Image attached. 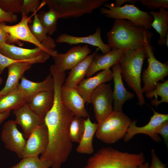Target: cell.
<instances>
[{"label":"cell","mask_w":168,"mask_h":168,"mask_svg":"<svg viewBox=\"0 0 168 168\" xmlns=\"http://www.w3.org/2000/svg\"><path fill=\"white\" fill-rule=\"evenodd\" d=\"M145 49L148 66L142 73L144 84L142 90L143 93H147L152 91L159 81H164L168 75V63L167 61L163 63L157 59L154 54V49L150 43H146Z\"/></svg>","instance_id":"obj_9"},{"label":"cell","mask_w":168,"mask_h":168,"mask_svg":"<svg viewBox=\"0 0 168 168\" xmlns=\"http://www.w3.org/2000/svg\"><path fill=\"white\" fill-rule=\"evenodd\" d=\"M149 13L153 18L151 26L159 34L160 38L157 42L159 45L166 44L165 39L168 32V11L161 8L158 12L150 11Z\"/></svg>","instance_id":"obj_27"},{"label":"cell","mask_w":168,"mask_h":168,"mask_svg":"<svg viewBox=\"0 0 168 168\" xmlns=\"http://www.w3.org/2000/svg\"><path fill=\"white\" fill-rule=\"evenodd\" d=\"M100 50L97 48L92 54L88 55L71 69L65 79L64 85L68 87L75 88L86 76L91 62Z\"/></svg>","instance_id":"obj_25"},{"label":"cell","mask_w":168,"mask_h":168,"mask_svg":"<svg viewBox=\"0 0 168 168\" xmlns=\"http://www.w3.org/2000/svg\"><path fill=\"white\" fill-rule=\"evenodd\" d=\"M103 5L104 7L100 8V12L108 18L126 19L149 30L152 29L153 17L148 12L141 10L134 4H126L118 7H114L113 3H105Z\"/></svg>","instance_id":"obj_7"},{"label":"cell","mask_w":168,"mask_h":168,"mask_svg":"<svg viewBox=\"0 0 168 168\" xmlns=\"http://www.w3.org/2000/svg\"><path fill=\"white\" fill-rule=\"evenodd\" d=\"M14 120H9L4 124L1 138L5 147L15 152L20 158H22L26 140L23 134L18 129Z\"/></svg>","instance_id":"obj_12"},{"label":"cell","mask_w":168,"mask_h":168,"mask_svg":"<svg viewBox=\"0 0 168 168\" xmlns=\"http://www.w3.org/2000/svg\"><path fill=\"white\" fill-rule=\"evenodd\" d=\"M21 21L16 25L8 26L6 25L4 22L0 23V28L4 30L9 35L6 43L10 44L16 43L19 44L18 41L21 40L31 43L37 47L48 49L35 38L30 31L28 25L30 19L25 13H21Z\"/></svg>","instance_id":"obj_11"},{"label":"cell","mask_w":168,"mask_h":168,"mask_svg":"<svg viewBox=\"0 0 168 168\" xmlns=\"http://www.w3.org/2000/svg\"><path fill=\"white\" fill-rule=\"evenodd\" d=\"M39 0H23L21 13L27 16L30 12H34L40 4Z\"/></svg>","instance_id":"obj_36"},{"label":"cell","mask_w":168,"mask_h":168,"mask_svg":"<svg viewBox=\"0 0 168 168\" xmlns=\"http://www.w3.org/2000/svg\"><path fill=\"white\" fill-rule=\"evenodd\" d=\"M113 79L111 70L108 69L100 72L94 77L83 79L75 88L85 103L91 104L90 97L93 91L100 85Z\"/></svg>","instance_id":"obj_19"},{"label":"cell","mask_w":168,"mask_h":168,"mask_svg":"<svg viewBox=\"0 0 168 168\" xmlns=\"http://www.w3.org/2000/svg\"><path fill=\"white\" fill-rule=\"evenodd\" d=\"M136 2V0H116L114 6L116 7H120L125 3H129L131 4H134Z\"/></svg>","instance_id":"obj_41"},{"label":"cell","mask_w":168,"mask_h":168,"mask_svg":"<svg viewBox=\"0 0 168 168\" xmlns=\"http://www.w3.org/2000/svg\"><path fill=\"white\" fill-rule=\"evenodd\" d=\"M166 44L165 45L167 47H168V32L167 33L166 35L165 39Z\"/></svg>","instance_id":"obj_45"},{"label":"cell","mask_w":168,"mask_h":168,"mask_svg":"<svg viewBox=\"0 0 168 168\" xmlns=\"http://www.w3.org/2000/svg\"><path fill=\"white\" fill-rule=\"evenodd\" d=\"M10 114V111L0 114V124L7 118Z\"/></svg>","instance_id":"obj_43"},{"label":"cell","mask_w":168,"mask_h":168,"mask_svg":"<svg viewBox=\"0 0 168 168\" xmlns=\"http://www.w3.org/2000/svg\"><path fill=\"white\" fill-rule=\"evenodd\" d=\"M113 90L110 83H104L98 86L90 97L96 119L98 123L103 120L113 111Z\"/></svg>","instance_id":"obj_10"},{"label":"cell","mask_w":168,"mask_h":168,"mask_svg":"<svg viewBox=\"0 0 168 168\" xmlns=\"http://www.w3.org/2000/svg\"><path fill=\"white\" fill-rule=\"evenodd\" d=\"M37 15L47 34L49 36L52 35L57 30V20L60 18L59 13L54 9L49 8L47 11H40Z\"/></svg>","instance_id":"obj_30"},{"label":"cell","mask_w":168,"mask_h":168,"mask_svg":"<svg viewBox=\"0 0 168 168\" xmlns=\"http://www.w3.org/2000/svg\"><path fill=\"white\" fill-rule=\"evenodd\" d=\"M132 121L122 111L113 112L97 123L96 136L107 144H112L124 138Z\"/></svg>","instance_id":"obj_5"},{"label":"cell","mask_w":168,"mask_h":168,"mask_svg":"<svg viewBox=\"0 0 168 168\" xmlns=\"http://www.w3.org/2000/svg\"><path fill=\"white\" fill-rule=\"evenodd\" d=\"M85 118L74 116L69 129V136L72 142L79 143L85 130Z\"/></svg>","instance_id":"obj_32"},{"label":"cell","mask_w":168,"mask_h":168,"mask_svg":"<svg viewBox=\"0 0 168 168\" xmlns=\"http://www.w3.org/2000/svg\"><path fill=\"white\" fill-rule=\"evenodd\" d=\"M156 133L161 135L168 147V120L165 121L156 129Z\"/></svg>","instance_id":"obj_37"},{"label":"cell","mask_w":168,"mask_h":168,"mask_svg":"<svg viewBox=\"0 0 168 168\" xmlns=\"http://www.w3.org/2000/svg\"><path fill=\"white\" fill-rule=\"evenodd\" d=\"M111 71L114 82L113 91V110L122 111L124 103L133 99L134 95L128 91L124 85L119 63L113 65Z\"/></svg>","instance_id":"obj_20"},{"label":"cell","mask_w":168,"mask_h":168,"mask_svg":"<svg viewBox=\"0 0 168 168\" xmlns=\"http://www.w3.org/2000/svg\"><path fill=\"white\" fill-rule=\"evenodd\" d=\"M9 35L7 32L0 28V43H6Z\"/></svg>","instance_id":"obj_42"},{"label":"cell","mask_w":168,"mask_h":168,"mask_svg":"<svg viewBox=\"0 0 168 168\" xmlns=\"http://www.w3.org/2000/svg\"><path fill=\"white\" fill-rule=\"evenodd\" d=\"M153 33L144 27L124 19H116L113 26L106 33L110 49H136L150 43Z\"/></svg>","instance_id":"obj_2"},{"label":"cell","mask_w":168,"mask_h":168,"mask_svg":"<svg viewBox=\"0 0 168 168\" xmlns=\"http://www.w3.org/2000/svg\"><path fill=\"white\" fill-rule=\"evenodd\" d=\"M2 81V78L0 77V86L1 84Z\"/></svg>","instance_id":"obj_46"},{"label":"cell","mask_w":168,"mask_h":168,"mask_svg":"<svg viewBox=\"0 0 168 168\" xmlns=\"http://www.w3.org/2000/svg\"><path fill=\"white\" fill-rule=\"evenodd\" d=\"M74 116L63 104L60 90H55L53 106L44 119L48 131V145L40 157L49 161L52 168H59L71 153L73 144L69 138V129Z\"/></svg>","instance_id":"obj_1"},{"label":"cell","mask_w":168,"mask_h":168,"mask_svg":"<svg viewBox=\"0 0 168 168\" xmlns=\"http://www.w3.org/2000/svg\"><path fill=\"white\" fill-rule=\"evenodd\" d=\"M29 27L31 33L40 43L50 50H54L56 46L55 40L47 35L46 30L39 19L37 14L34 15V20Z\"/></svg>","instance_id":"obj_28"},{"label":"cell","mask_w":168,"mask_h":168,"mask_svg":"<svg viewBox=\"0 0 168 168\" xmlns=\"http://www.w3.org/2000/svg\"><path fill=\"white\" fill-rule=\"evenodd\" d=\"M34 64L33 62L29 61L16 62L7 67L8 76L4 87L0 91V99L17 87L21 77Z\"/></svg>","instance_id":"obj_22"},{"label":"cell","mask_w":168,"mask_h":168,"mask_svg":"<svg viewBox=\"0 0 168 168\" xmlns=\"http://www.w3.org/2000/svg\"><path fill=\"white\" fill-rule=\"evenodd\" d=\"M146 96L148 99H155L151 101L154 106H158L163 102L168 103V80L162 83H156L154 90L146 93Z\"/></svg>","instance_id":"obj_31"},{"label":"cell","mask_w":168,"mask_h":168,"mask_svg":"<svg viewBox=\"0 0 168 168\" xmlns=\"http://www.w3.org/2000/svg\"><path fill=\"white\" fill-rule=\"evenodd\" d=\"M17 20V15L6 12L0 7V23L4 22H12Z\"/></svg>","instance_id":"obj_39"},{"label":"cell","mask_w":168,"mask_h":168,"mask_svg":"<svg viewBox=\"0 0 168 168\" xmlns=\"http://www.w3.org/2000/svg\"><path fill=\"white\" fill-rule=\"evenodd\" d=\"M58 53L55 50H50L37 47L33 49L18 47L6 42L0 43V53L5 57L19 61H29L35 64L46 61Z\"/></svg>","instance_id":"obj_8"},{"label":"cell","mask_w":168,"mask_h":168,"mask_svg":"<svg viewBox=\"0 0 168 168\" xmlns=\"http://www.w3.org/2000/svg\"><path fill=\"white\" fill-rule=\"evenodd\" d=\"M142 4L149 9L154 10L163 8H168V0H138Z\"/></svg>","instance_id":"obj_35"},{"label":"cell","mask_w":168,"mask_h":168,"mask_svg":"<svg viewBox=\"0 0 168 168\" xmlns=\"http://www.w3.org/2000/svg\"><path fill=\"white\" fill-rule=\"evenodd\" d=\"M20 79L21 82L17 87L25 95L27 100L31 96L36 93L54 89V79L50 73L44 80L41 82H32L27 79L23 76L21 77Z\"/></svg>","instance_id":"obj_24"},{"label":"cell","mask_w":168,"mask_h":168,"mask_svg":"<svg viewBox=\"0 0 168 168\" xmlns=\"http://www.w3.org/2000/svg\"><path fill=\"white\" fill-rule=\"evenodd\" d=\"M126 50L113 49L105 54L97 53L88 68L86 76L91 77L96 72L110 69L113 65L119 63Z\"/></svg>","instance_id":"obj_21"},{"label":"cell","mask_w":168,"mask_h":168,"mask_svg":"<svg viewBox=\"0 0 168 168\" xmlns=\"http://www.w3.org/2000/svg\"><path fill=\"white\" fill-rule=\"evenodd\" d=\"M101 29L97 27L95 32L92 35L84 37L72 35L66 33L59 35L56 39L57 43H66L70 45L80 44H86L96 47L102 54H106L111 51L108 44L105 43L101 36Z\"/></svg>","instance_id":"obj_18"},{"label":"cell","mask_w":168,"mask_h":168,"mask_svg":"<svg viewBox=\"0 0 168 168\" xmlns=\"http://www.w3.org/2000/svg\"><path fill=\"white\" fill-rule=\"evenodd\" d=\"M51 166L49 161L42 160L38 156H35L23 158L10 168H49Z\"/></svg>","instance_id":"obj_33"},{"label":"cell","mask_w":168,"mask_h":168,"mask_svg":"<svg viewBox=\"0 0 168 168\" xmlns=\"http://www.w3.org/2000/svg\"><path fill=\"white\" fill-rule=\"evenodd\" d=\"M27 139L22 158L38 156L44 153L49 142L48 129L44 122L35 128Z\"/></svg>","instance_id":"obj_15"},{"label":"cell","mask_w":168,"mask_h":168,"mask_svg":"<svg viewBox=\"0 0 168 168\" xmlns=\"http://www.w3.org/2000/svg\"><path fill=\"white\" fill-rule=\"evenodd\" d=\"M91 53L87 44L76 46L65 53H57L53 58L54 65L61 71L71 70L86 58Z\"/></svg>","instance_id":"obj_14"},{"label":"cell","mask_w":168,"mask_h":168,"mask_svg":"<svg viewBox=\"0 0 168 168\" xmlns=\"http://www.w3.org/2000/svg\"><path fill=\"white\" fill-rule=\"evenodd\" d=\"M61 95L63 104L74 116L84 118L89 116L85 107L84 101L75 88L63 84L61 88Z\"/></svg>","instance_id":"obj_17"},{"label":"cell","mask_w":168,"mask_h":168,"mask_svg":"<svg viewBox=\"0 0 168 168\" xmlns=\"http://www.w3.org/2000/svg\"><path fill=\"white\" fill-rule=\"evenodd\" d=\"M145 161L142 152L132 154L107 147L89 158L83 168H138Z\"/></svg>","instance_id":"obj_3"},{"label":"cell","mask_w":168,"mask_h":168,"mask_svg":"<svg viewBox=\"0 0 168 168\" xmlns=\"http://www.w3.org/2000/svg\"><path fill=\"white\" fill-rule=\"evenodd\" d=\"M151 155L152 162L149 168H167L166 165L158 158L153 149L151 150Z\"/></svg>","instance_id":"obj_38"},{"label":"cell","mask_w":168,"mask_h":168,"mask_svg":"<svg viewBox=\"0 0 168 168\" xmlns=\"http://www.w3.org/2000/svg\"><path fill=\"white\" fill-rule=\"evenodd\" d=\"M23 0H0V7L6 12L16 14L21 12Z\"/></svg>","instance_id":"obj_34"},{"label":"cell","mask_w":168,"mask_h":168,"mask_svg":"<svg viewBox=\"0 0 168 168\" xmlns=\"http://www.w3.org/2000/svg\"><path fill=\"white\" fill-rule=\"evenodd\" d=\"M97 127V123H93L89 116L85 120V130L76 151L80 154H91L94 152L93 139Z\"/></svg>","instance_id":"obj_26"},{"label":"cell","mask_w":168,"mask_h":168,"mask_svg":"<svg viewBox=\"0 0 168 168\" xmlns=\"http://www.w3.org/2000/svg\"><path fill=\"white\" fill-rule=\"evenodd\" d=\"M108 0H44L49 8L57 12L61 18L82 16L91 14L93 11L103 5Z\"/></svg>","instance_id":"obj_6"},{"label":"cell","mask_w":168,"mask_h":168,"mask_svg":"<svg viewBox=\"0 0 168 168\" xmlns=\"http://www.w3.org/2000/svg\"><path fill=\"white\" fill-rule=\"evenodd\" d=\"M19 62L10 59L0 53V74H2L4 69L12 63Z\"/></svg>","instance_id":"obj_40"},{"label":"cell","mask_w":168,"mask_h":168,"mask_svg":"<svg viewBox=\"0 0 168 168\" xmlns=\"http://www.w3.org/2000/svg\"><path fill=\"white\" fill-rule=\"evenodd\" d=\"M15 120L21 127L24 137L28 138L33 131L44 122V119L35 113L27 102L13 110Z\"/></svg>","instance_id":"obj_16"},{"label":"cell","mask_w":168,"mask_h":168,"mask_svg":"<svg viewBox=\"0 0 168 168\" xmlns=\"http://www.w3.org/2000/svg\"><path fill=\"white\" fill-rule=\"evenodd\" d=\"M154 114L151 117L149 122L142 127L136 125V121H133L124 137L125 142H128L135 135L138 134H144L148 135L154 141L159 142L161 138L155 132L156 128L162 123L168 120V114H162L156 111L152 108Z\"/></svg>","instance_id":"obj_13"},{"label":"cell","mask_w":168,"mask_h":168,"mask_svg":"<svg viewBox=\"0 0 168 168\" xmlns=\"http://www.w3.org/2000/svg\"><path fill=\"white\" fill-rule=\"evenodd\" d=\"M149 164L148 162H145L140 165L138 168H149Z\"/></svg>","instance_id":"obj_44"},{"label":"cell","mask_w":168,"mask_h":168,"mask_svg":"<svg viewBox=\"0 0 168 168\" xmlns=\"http://www.w3.org/2000/svg\"><path fill=\"white\" fill-rule=\"evenodd\" d=\"M147 57L145 47L136 49H126L119 63L122 77L134 91L140 106L145 103L141 86V75L142 65Z\"/></svg>","instance_id":"obj_4"},{"label":"cell","mask_w":168,"mask_h":168,"mask_svg":"<svg viewBox=\"0 0 168 168\" xmlns=\"http://www.w3.org/2000/svg\"><path fill=\"white\" fill-rule=\"evenodd\" d=\"M27 101L25 95L17 87L0 99V114L13 110Z\"/></svg>","instance_id":"obj_29"},{"label":"cell","mask_w":168,"mask_h":168,"mask_svg":"<svg viewBox=\"0 0 168 168\" xmlns=\"http://www.w3.org/2000/svg\"><path fill=\"white\" fill-rule=\"evenodd\" d=\"M54 97L53 89L36 94L30 98L27 102L31 109L44 119L53 106Z\"/></svg>","instance_id":"obj_23"}]
</instances>
